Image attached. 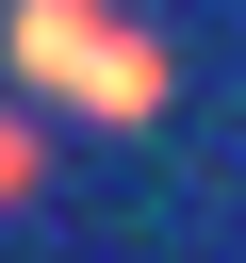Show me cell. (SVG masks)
Instances as JSON below:
<instances>
[{"label":"cell","mask_w":246,"mask_h":263,"mask_svg":"<svg viewBox=\"0 0 246 263\" xmlns=\"http://www.w3.org/2000/svg\"><path fill=\"white\" fill-rule=\"evenodd\" d=\"M16 66L66 82V99H98V115H148V99H164V66H148L98 0H16Z\"/></svg>","instance_id":"obj_1"}]
</instances>
